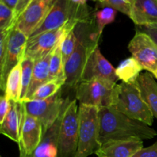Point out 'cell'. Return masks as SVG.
<instances>
[{"instance_id":"6da1fadb","label":"cell","mask_w":157,"mask_h":157,"mask_svg":"<svg viewBox=\"0 0 157 157\" xmlns=\"http://www.w3.org/2000/svg\"><path fill=\"white\" fill-rule=\"evenodd\" d=\"M99 117L101 145L112 141H143L157 135V132L150 126L131 119L112 107L99 108Z\"/></svg>"},{"instance_id":"7a4b0ae2","label":"cell","mask_w":157,"mask_h":157,"mask_svg":"<svg viewBox=\"0 0 157 157\" xmlns=\"http://www.w3.org/2000/svg\"><path fill=\"white\" fill-rule=\"evenodd\" d=\"M109 107L150 127L153 124L154 117L141 95L137 82L116 84Z\"/></svg>"},{"instance_id":"3957f363","label":"cell","mask_w":157,"mask_h":157,"mask_svg":"<svg viewBox=\"0 0 157 157\" xmlns=\"http://www.w3.org/2000/svg\"><path fill=\"white\" fill-rule=\"evenodd\" d=\"M78 150L75 157H88L101 147L99 140V108L80 104Z\"/></svg>"},{"instance_id":"277c9868","label":"cell","mask_w":157,"mask_h":157,"mask_svg":"<svg viewBox=\"0 0 157 157\" xmlns=\"http://www.w3.org/2000/svg\"><path fill=\"white\" fill-rule=\"evenodd\" d=\"M77 100L70 101L63 113L58 138V157H75L78 150L79 115Z\"/></svg>"},{"instance_id":"5b68a950","label":"cell","mask_w":157,"mask_h":157,"mask_svg":"<svg viewBox=\"0 0 157 157\" xmlns=\"http://www.w3.org/2000/svg\"><path fill=\"white\" fill-rule=\"evenodd\" d=\"M69 100L68 98L63 99L61 90H59L56 94L45 100L21 102L25 111L41 122L44 133L59 117Z\"/></svg>"},{"instance_id":"8992f818","label":"cell","mask_w":157,"mask_h":157,"mask_svg":"<svg viewBox=\"0 0 157 157\" xmlns=\"http://www.w3.org/2000/svg\"><path fill=\"white\" fill-rule=\"evenodd\" d=\"M88 36L90 35H86L85 37L78 35V42L76 49L64 66L66 77L64 85L75 90L81 82L83 70L90 51L99 42V38L97 33L90 37Z\"/></svg>"},{"instance_id":"52a82bcc","label":"cell","mask_w":157,"mask_h":157,"mask_svg":"<svg viewBox=\"0 0 157 157\" xmlns=\"http://www.w3.org/2000/svg\"><path fill=\"white\" fill-rule=\"evenodd\" d=\"M116 83L101 79L83 81L75 88V99L80 104L101 108L109 107Z\"/></svg>"},{"instance_id":"ba28073f","label":"cell","mask_w":157,"mask_h":157,"mask_svg":"<svg viewBox=\"0 0 157 157\" xmlns=\"http://www.w3.org/2000/svg\"><path fill=\"white\" fill-rule=\"evenodd\" d=\"M79 22H81L79 20L71 18L60 29L48 31L35 36L29 37L25 56L29 57L34 61L44 57L55 48L66 32L75 29Z\"/></svg>"},{"instance_id":"9c48e42d","label":"cell","mask_w":157,"mask_h":157,"mask_svg":"<svg viewBox=\"0 0 157 157\" xmlns=\"http://www.w3.org/2000/svg\"><path fill=\"white\" fill-rule=\"evenodd\" d=\"M136 30L128 44V50L144 70L153 74L157 71V44L145 32L138 29Z\"/></svg>"},{"instance_id":"30bf717a","label":"cell","mask_w":157,"mask_h":157,"mask_svg":"<svg viewBox=\"0 0 157 157\" xmlns=\"http://www.w3.org/2000/svg\"><path fill=\"white\" fill-rule=\"evenodd\" d=\"M28 39L29 37L16 28H14L11 32L6 62L3 69L0 71V87L2 91L6 90L9 74L14 67L21 63L24 58Z\"/></svg>"},{"instance_id":"8fae6325","label":"cell","mask_w":157,"mask_h":157,"mask_svg":"<svg viewBox=\"0 0 157 157\" xmlns=\"http://www.w3.org/2000/svg\"><path fill=\"white\" fill-rule=\"evenodd\" d=\"M101 79L116 83L118 81L113 66L102 55L97 44L89 54L82 73L81 81Z\"/></svg>"},{"instance_id":"7c38bea8","label":"cell","mask_w":157,"mask_h":157,"mask_svg":"<svg viewBox=\"0 0 157 157\" xmlns=\"http://www.w3.org/2000/svg\"><path fill=\"white\" fill-rule=\"evenodd\" d=\"M42 137L43 128L41 122L37 118L28 114L22 106V121L18 144L19 157L32 154L41 144Z\"/></svg>"},{"instance_id":"4fadbf2b","label":"cell","mask_w":157,"mask_h":157,"mask_svg":"<svg viewBox=\"0 0 157 157\" xmlns=\"http://www.w3.org/2000/svg\"><path fill=\"white\" fill-rule=\"evenodd\" d=\"M53 2L54 0H32L18 18L15 28L29 38L44 19Z\"/></svg>"},{"instance_id":"5bb4252c","label":"cell","mask_w":157,"mask_h":157,"mask_svg":"<svg viewBox=\"0 0 157 157\" xmlns=\"http://www.w3.org/2000/svg\"><path fill=\"white\" fill-rule=\"evenodd\" d=\"M143 148L141 140L112 141L103 144L95 154L98 157H133Z\"/></svg>"},{"instance_id":"9a60e30c","label":"cell","mask_w":157,"mask_h":157,"mask_svg":"<svg viewBox=\"0 0 157 157\" xmlns=\"http://www.w3.org/2000/svg\"><path fill=\"white\" fill-rule=\"evenodd\" d=\"M130 18L137 26L157 25V0H135Z\"/></svg>"},{"instance_id":"2e32d148","label":"cell","mask_w":157,"mask_h":157,"mask_svg":"<svg viewBox=\"0 0 157 157\" xmlns=\"http://www.w3.org/2000/svg\"><path fill=\"white\" fill-rule=\"evenodd\" d=\"M70 100L67 101V103ZM64 110L60 115L59 117L55 121V124L45 133H43V137L41 144L37 147L36 150L29 156L23 157H58V138Z\"/></svg>"},{"instance_id":"e0dca14e","label":"cell","mask_w":157,"mask_h":157,"mask_svg":"<svg viewBox=\"0 0 157 157\" xmlns=\"http://www.w3.org/2000/svg\"><path fill=\"white\" fill-rule=\"evenodd\" d=\"M22 104L21 102L11 101V109L2 124H0V133L18 144L20 140Z\"/></svg>"},{"instance_id":"ac0fdd59","label":"cell","mask_w":157,"mask_h":157,"mask_svg":"<svg viewBox=\"0 0 157 157\" xmlns=\"http://www.w3.org/2000/svg\"><path fill=\"white\" fill-rule=\"evenodd\" d=\"M55 49V48H54ZM53 50L42 58L35 61L33 73H32V81L28 90L27 95L23 101H29L35 90L50 81L49 78V65Z\"/></svg>"},{"instance_id":"d6986e66","label":"cell","mask_w":157,"mask_h":157,"mask_svg":"<svg viewBox=\"0 0 157 157\" xmlns=\"http://www.w3.org/2000/svg\"><path fill=\"white\" fill-rule=\"evenodd\" d=\"M137 84L143 98L157 119V83L155 77L149 71L142 73L138 78Z\"/></svg>"},{"instance_id":"ffe728a7","label":"cell","mask_w":157,"mask_h":157,"mask_svg":"<svg viewBox=\"0 0 157 157\" xmlns=\"http://www.w3.org/2000/svg\"><path fill=\"white\" fill-rule=\"evenodd\" d=\"M144 70L141 64L133 57L123 60L115 68V73L118 80L127 84L137 82L142 71Z\"/></svg>"},{"instance_id":"44dd1931","label":"cell","mask_w":157,"mask_h":157,"mask_svg":"<svg viewBox=\"0 0 157 157\" xmlns=\"http://www.w3.org/2000/svg\"><path fill=\"white\" fill-rule=\"evenodd\" d=\"M21 88V64L20 63L8 75L4 94L10 101L20 102Z\"/></svg>"},{"instance_id":"7402d4cb","label":"cell","mask_w":157,"mask_h":157,"mask_svg":"<svg viewBox=\"0 0 157 157\" xmlns=\"http://www.w3.org/2000/svg\"><path fill=\"white\" fill-rule=\"evenodd\" d=\"M62 38L55 46L52 52L50 65H49V78L50 80H57L64 85L66 77L65 71H64V63L63 61L62 52H61Z\"/></svg>"},{"instance_id":"603a6c76","label":"cell","mask_w":157,"mask_h":157,"mask_svg":"<svg viewBox=\"0 0 157 157\" xmlns=\"http://www.w3.org/2000/svg\"><path fill=\"white\" fill-rule=\"evenodd\" d=\"M63 85L64 84L57 80H50L43 85L40 86L29 101H41L51 98L61 90Z\"/></svg>"},{"instance_id":"cb8c5ba5","label":"cell","mask_w":157,"mask_h":157,"mask_svg":"<svg viewBox=\"0 0 157 157\" xmlns=\"http://www.w3.org/2000/svg\"><path fill=\"white\" fill-rule=\"evenodd\" d=\"M117 11L110 7L102 8L100 10H98L94 14L95 19H96V29L97 35L98 38H101L104 28L109 24L113 22L116 17Z\"/></svg>"},{"instance_id":"d4e9b609","label":"cell","mask_w":157,"mask_h":157,"mask_svg":"<svg viewBox=\"0 0 157 157\" xmlns=\"http://www.w3.org/2000/svg\"><path fill=\"white\" fill-rule=\"evenodd\" d=\"M21 101H23L27 95L28 90L30 86L31 81H32V73H33L34 64L35 61L29 57L25 56L21 61ZM20 101V102H21Z\"/></svg>"},{"instance_id":"484cf974","label":"cell","mask_w":157,"mask_h":157,"mask_svg":"<svg viewBox=\"0 0 157 157\" xmlns=\"http://www.w3.org/2000/svg\"><path fill=\"white\" fill-rule=\"evenodd\" d=\"M78 38L75 29H71L65 33L61 42V52H62L63 61L65 66L66 62L74 53L78 45Z\"/></svg>"},{"instance_id":"4316f807","label":"cell","mask_w":157,"mask_h":157,"mask_svg":"<svg viewBox=\"0 0 157 157\" xmlns=\"http://www.w3.org/2000/svg\"><path fill=\"white\" fill-rule=\"evenodd\" d=\"M16 21L15 11L0 2V32L13 29Z\"/></svg>"},{"instance_id":"83f0119b","label":"cell","mask_w":157,"mask_h":157,"mask_svg":"<svg viewBox=\"0 0 157 157\" xmlns=\"http://www.w3.org/2000/svg\"><path fill=\"white\" fill-rule=\"evenodd\" d=\"M98 7H110L116 11L127 15L130 18L131 15L132 4L127 0H104L102 2H98Z\"/></svg>"},{"instance_id":"f1b7e54d","label":"cell","mask_w":157,"mask_h":157,"mask_svg":"<svg viewBox=\"0 0 157 157\" xmlns=\"http://www.w3.org/2000/svg\"><path fill=\"white\" fill-rule=\"evenodd\" d=\"M12 30L13 29L10 31L0 32V71L2 70L3 67H4L6 55H7L9 36H10V34Z\"/></svg>"},{"instance_id":"f546056e","label":"cell","mask_w":157,"mask_h":157,"mask_svg":"<svg viewBox=\"0 0 157 157\" xmlns=\"http://www.w3.org/2000/svg\"><path fill=\"white\" fill-rule=\"evenodd\" d=\"M11 109V101L6 97L2 95L0 98V124H2Z\"/></svg>"},{"instance_id":"4dcf8cb0","label":"cell","mask_w":157,"mask_h":157,"mask_svg":"<svg viewBox=\"0 0 157 157\" xmlns=\"http://www.w3.org/2000/svg\"><path fill=\"white\" fill-rule=\"evenodd\" d=\"M133 157H157V142L147 148L144 147Z\"/></svg>"},{"instance_id":"1f68e13d","label":"cell","mask_w":157,"mask_h":157,"mask_svg":"<svg viewBox=\"0 0 157 157\" xmlns=\"http://www.w3.org/2000/svg\"><path fill=\"white\" fill-rule=\"evenodd\" d=\"M136 29L145 32L157 44V25L156 26H137Z\"/></svg>"},{"instance_id":"d6a6232c","label":"cell","mask_w":157,"mask_h":157,"mask_svg":"<svg viewBox=\"0 0 157 157\" xmlns=\"http://www.w3.org/2000/svg\"><path fill=\"white\" fill-rule=\"evenodd\" d=\"M31 2H32V0H19V1H18V6H17L16 9H15V18H16V19H18L19 15L22 13L23 11L25 9V8L27 7L28 5H29Z\"/></svg>"},{"instance_id":"836d02e7","label":"cell","mask_w":157,"mask_h":157,"mask_svg":"<svg viewBox=\"0 0 157 157\" xmlns=\"http://www.w3.org/2000/svg\"><path fill=\"white\" fill-rule=\"evenodd\" d=\"M18 1H19V0H0V2L3 3V4L6 5V6L10 8L11 9L15 11L17 6H18Z\"/></svg>"},{"instance_id":"e575fe53","label":"cell","mask_w":157,"mask_h":157,"mask_svg":"<svg viewBox=\"0 0 157 157\" xmlns=\"http://www.w3.org/2000/svg\"><path fill=\"white\" fill-rule=\"evenodd\" d=\"M71 2L77 6H86L87 2V0H70Z\"/></svg>"},{"instance_id":"d590c367","label":"cell","mask_w":157,"mask_h":157,"mask_svg":"<svg viewBox=\"0 0 157 157\" xmlns=\"http://www.w3.org/2000/svg\"><path fill=\"white\" fill-rule=\"evenodd\" d=\"M153 76L155 77V78H156V79H157V71H156L153 72Z\"/></svg>"},{"instance_id":"8d00e7d4","label":"cell","mask_w":157,"mask_h":157,"mask_svg":"<svg viewBox=\"0 0 157 157\" xmlns=\"http://www.w3.org/2000/svg\"><path fill=\"white\" fill-rule=\"evenodd\" d=\"M127 1H128L129 2H130V3H131V4H133V3L134 2V1H135V0H127Z\"/></svg>"},{"instance_id":"74e56055","label":"cell","mask_w":157,"mask_h":157,"mask_svg":"<svg viewBox=\"0 0 157 157\" xmlns=\"http://www.w3.org/2000/svg\"><path fill=\"white\" fill-rule=\"evenodd\" d=\"M98 1V2H104V0H97Z\"/></svg>"}]
</instances>
